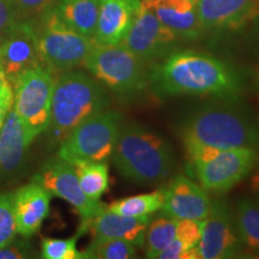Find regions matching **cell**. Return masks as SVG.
I'll return each instance as SVG.
<instances>
[{"instance_id": "d6986e66", "label": "cell", "mask_w": 259, "mask_h": 259, "mask_svg": "<svg viewBox=\"0 0 259 259\" xmlns=\"http://www.w3.org/2000/svg\"><path fill=\"white\" fill-rule=\"evenodd\" d=\"M166 27L178 37L194 38L203 34L196 0H143Z\"/></svg>"}, {"instance_id": "7c38bea8", "label": "cell", "mask_w": 259, "mask_h": 259, "mask_svg": "<svg viewBox=\"0 0 259 259\" xmlns=\"http://www.w3.org/2000/svg\"><path fill=\"white\" fill-rule=\"evenodd\" d=\"M0 65L11 85L25 71L45 65L35 22L19 19L0 37Z\"/></svg>"}, {"instance_id": "1f68e13d", "label": "cell", "mask_w": 259, "mask_h": 259, "mask_svg": "<svg viewBox=\"0 0 259 259\" xmlns=\"http://www.w3.org/2000/svg\"><path fill=\"white\" fill-rule=\"evenodd\" d=\"M34 250L29 242L24 240H12L0 248V259H24L31 258Z\"/></svg>"}, {"instance_id": "7a4b0ae2", "label": "cell", "mask_w": 259, "mask_h": 259, "mask_svg": "<svg viewBox=\"0 0 259 259\" xmlns=\"http://www.w3.org/2000/svg\"><path fill=\"white\" fill-rule=\"evenodd\" d=\"M185 143L219 149H259V125L229 101L196 108L180 125Z\"/></svg>"}, {"instance_id": "3957f363", "label": "cell", "mask_w": 259, "mask_h": 259, "mask_svg": "<svg viewBox=\"0 0 259 259\" xmlns=\"http://www.w3.org/2000/svg\"><path fill=\"white\" fill-rule=\"evenodd\" d=\"M111 157L119 173L136 184L150 185L167 180L174 167L168 142L137 122L121 124Z\"/></svg>"}, {"instance_id": "83f0119b", "label": "cell", "mask_w": 259, "mask_h": 259, "mask_svg": "<svg viewBox=\"0 0 259 259\" xmlns=\"http://www.w3.org/2000/svg\"><path fill=\"white\" fill-rule=\"evenodd\" d=\"M16 234L14 193H0V248L14 240Z\"/></svg>"}, {"instance_id": "f1b7e54d", "label": "cell", "mask_w": 259, "mask_h": 259, "mask_svg": "<svg viewBox=\"0 0 259 259\" xmlns=\"http://www.w3.org/2000/svg\"><path fill=\"white\" fill-rule=\"evenodd\" d=\"M202 222L199 220H178L176 238L190 247L197 248L202 235Z\"/></svg>"}, {"instance_id": "52a82bcc", "label": "cell", "mask_w": 259, "mask_h": 259, "mask_svg": "<svg viewBox=\"0 0 259 259\" xmlns=\"http://www.w3.org/2000/svg\"><path fill=\"white\" fill-rule=\"evenodd\" d=\"M35 24L45 66L53 72H64L83 66L95 45L93 38L64 23L52 6L38 16Z\"/></svg>"}, {"instance_id": "30bf717a", "label": "cell", "mask_w": 259, "mask_h": 259, "mask_svg": "<svg viewBox=\"0 0 259 259\" xmlns=\"http://www.w3.org/2000/svg\"><path fill=\"white\" fill-rule=\"evenodd\" d=\"M32 181L44 186L52 196L66 200L83 222H88L107 208L100 200L96 202L85 196L72 164L58 156L48 160Z\"/></svg>"}, {"instance_id": "ac0fdd59", "label": "cell", "mask_w": 259, "mask_h": 259, "mask_svg": "<svg viewBox=\"0 0 259 259\" xmlns=\"http://www.w3.org/2000/svg\"><path fill=\"white\" fill-rule=\"evenodd\" d=\"M141 5L142 0H101L94 41L101 45L121 44Z\"/></svg>"}, {"instance_id": "9c48e42d", "label": "cell", "mask_w": 259, "mask_h": 259, "mask_svg": "<svg viewBox=\"0 0 259 259\" xmlns=\"http://www.w3.org/2000/svg\"><path fill=\"white\" fill-rule=\"evenodd\" d=\"M56 80V72L41 65L25 71L12 84V108L21 118L32 141L46 132L50 125Z\"/></svg>"}, {"instance_id": "5bb4252c", "label": "cell", "mask_w": 259, "mask_h": 259, "mask_svg": "<svg viewBox=\"0 0 259 259\" xmlns=\"http://www.w3.org/2000/svg\"><path fill=\"white\" fill-rule=\"evenodd\" d=\"M162 193L161 212L170 219L203 221L211 210L208 191L190 178L177 176L162 189Z\"/></svg>"}, {"instance_id": "cb8c5ba5", "label": "cell", "mask_w": 259, "mask_h": 259, "mask_svg": "<svg viewBox=\"0 0 259 259\" xmlns=\"http://www.w3.org/2000/svg\"><path fill=\"white\" fill-rule=\"evenodd\" d=\"M162 203H163V193L161 189L153 192L118 199L109 204L107 209L130 218H151L155 212L161 210Z\"/></svg>"}, {"instance_id": "8992f818", "label": "cell", "mask_w": 259, "mask_h": 259, "mask_svg": "<svg viewBox=\"0 0 259 259\" xmlns=\"http://www.w3.org/2000/svg\"><path fill=\"white\" fill-rule=\"evenodd\" d=\"M83 66L97 82L120 96H136L149 87L147 63L122 44L95 42Z\"/></svg>"}, {"instance_id": "44dd1931", "label": "cell", "mask_w": 259, "mask_h": 259, "mask_svg": "<svg viewBox=\"0 0 259 259\" xmlns=\"http://www.w3.org/2000/svg\"><path fill=\"white\" fill-rule=\"evenodd\" d=\"M100 4L101 0H56L52 8L64 23L94 40Z\"/></svg>"}, {"instance_id": "603a6c76", "label": "cell", "mask_w": 259, "mask_h": 259, "mask_svg": "<svg viewBox=\"0 0 259 259\" xmlns=\"http://www.w3.org/2000/svg\"><path fill=\"white\" fill-rule=\"evenodd\" d=\"M79 185L92 200H100L109 187V169L105 161H77L72 163Z\"/></svg>"}, {"instance_id": "d590c367", "label": "cell", "mask_w": 259, "mask_h": 259, "mask_svg": "<svg viewBox=\"0 0 259 259\" xmlns=\"http://www.w3.org/2000/svg\"><path fill=\"white\" fill-rule=\"evenodd\" d=\"M258 196H259V190H258ZM259 199V198H258Z\"/></svg>"}, {"instance_id": "4316f807", "label": "cell", "mask_w": 259, "mask_h": 259, "mask_svg": "<svg viewBox=\"0 0 259 259\" xmlns=\"http://www.w3.org/2000/svg\"><path fill=\"white\" fill-rule=\"evenodd\" d=\"M79 234L69 239L44 238L41 242V258L44 259H82V252L77 248Z\"/></svg>"}, {"instance_id": "4fadbf2b", "label": "cell", "mask_w": 259, "mask_h": 259, "mask_svg": "<svg viewBox=\"0 0 259 259\" xmlns=\"http://www.w3.org/2000/svg\"><path fill=\"white\" fill-rule=\"evenodd\" d=\"M177 40V35L142 2L134 24L121 44L145 63H149L169 54L168 52Z\"/></svg>"}, {"instance_id": "7402d4cb", "label": "cell", "mask_w": 259, "mask_h": 259, "mask_svg": "<svg viewBox=\"0 0 259 259\" xmlns=\"http://www.w3.org/2000/svg\"><path fill=\"white\" fill-rule=\"evenodd\" d=\"M233 215L242 248L259 257V199L242 197L236 202Z\"/></svg>"}, {"instance_id": "277c9868", "label": "cell", "mask_w": 259, "mask_h": 259, "mask_svg": "<svg viewBox=\"0 0 259 259\" xmlns=\"http://www.w3.org/2000/svg\"><path fill=\"white\" fill-rule=\"evenodd\" d=\"M109 96L105 87L92 74L67 70L57 77L47 131L54 142L61 143L80 122L105 111Z\"/></svg>"}, {"instance_id": "e0dca14e", "label": "cell", "mask_w": 259, "mask_h": 259, "mask_svg": "<svg viewBox=\"0 0 259 259\" xmlns=\"http://www.w3.org/2000/svg\"><path fill=\"white\" fill-rule=\"evenodd\" d=\"M32 142L21 118L12 108L0 127V178L12 179L21 173Z\"/></svg>"}, {"instance_id": "5b68a950", "label": "cell", "mask_w": 259, "mask_h": 259, "mask_svg": "<svg viewBox=\"0 0 259 259\" xmlns=\"http://www.w3.org/2000/svg\"><path fill=\"white\" fill-rule=\"evenodd\" d=\"M194 177L206 191L223 193L248 176L257 164L255 149H219L185 143Z\"/></svg>"}, {"instance_id": "d6a6232c", "label": "cell", "mask_w": 259, "mask_h": 259, "mask_svg": "<svg viewBox=\"0 0 259 259\" xmlns=\"http://www.w3.org/2000/svg\"><path fill=\"white\" fill-rule=\"evenodd\" d=\"M19 14L11 0H0V37L17 23Z\"/></svg>"}, {"instance_id": "ffe728a7", "label": "cell", "mask_w": 259, "mask_h": 259, "mask_svg": "<svg viewBox=\"0 0 259 259\" xmlns=\"http://www.w3.org/2000/svg\"><path fill=\"white\" fill-rule=\"evenodd\" d=\"M151 218H130L105 209L85 222L94 239H121L136 247H143Z\"/></svg>"}, {"instance_id": "ba28073f", "label": "cell", "mask_w": 259, "mask_h": 259, "mask_svg": "<svg viewBox=\"0 0 259 259\" xmlns=\"http://www.w3.org/2000/svg\"><path fill=\"white\" fill-rule=\"evenodd\" d=\"M120 113L105 109L76 126L60 143L57 156L69 163L106 161L112 156L121 127Z\"/></svg>"}, {"instance_id": "484cf974", "label": "cell", "mask_w": 259, "mask_h": 259, "mask_svg": "<svg viewBox=\"0 0 259 259\" xmlns=\"http://www.w3.org/2000/svg\"><path fill=\"white\" fill-rule=\"evenodd\" d=\"M83 258L89 259H132L136 258V246L121 239H94Z\"/></svg>"}, {"instance_id": "9a60e30c", "label": "cell", "mask_w": 259, "mask_h": 259, "mask_svg": "<svg viewBox=\"0 0 259 259\" xmlns=\"http://www.w3.org/2000/svg\"><path fill=\"white\" fill-rule=\"evenodd\" d=\"M204 30H240L259 18V0H196Z\"/></svg>"}, {"instance_id": "836d02e7", "label": "cell", "mask_w": 259, "mask_h": 259, "mask_svg": "<svg viewBox=\"0 0 259 259\" xmlns=\"http://www.w3.org/2000/svg\"><path fill=\"white\" fill-rule=\"evenodd\" d=\"M12 106H14V88L10 84L0 88V127L8 113L12 109Z\"/></svg>"}, {"instance_id": "4dcf8cb0", "label": "cell", "mask_w": 259, "mask_h": 259, "mask_svg": "<svg viewBox=\"0 0 259 259\" xmlns=\"http://www.w3.org/2000/svg\"><path fill=\"white\" fill-rule=\"evenodd\" d=\"M157 259H198L197 248L190 247L180 239L174 238L173 241L158 254Z\"/></svg>"}, {"instance_id": "f546056e", "label": "cell", "mask_w": 259, "mask_h": 259, "mask_svg": "<svg viewBox=\"0 0 259 259\" xmlns=\"http://www.w3.org/2000/svg\"><path fill=\"white\" fill-rule=\"evenodd\" d=\"M17 10L19 17L31 18L34 16H40L42 12L51 8L56 0H11Z\"/></svg>"}, {"instance_id": "e575fe53", "label": "cell", "mask_w": 259, "mask_h": 259, "mask_svg": "<svg viewBox=\"0 0 259 259\" xmlns=\"http://www.w3.org/2000/svg\"><path fill=\"white\" fill-rule=\"evenodd\" d=\"M9 79L8 77H6V74L4 72V70H3V66L0 65V88H3V87H6V85H10Z\"/></svg>"}, {"instance_id": "d4e9b609", "label": "cell", "mask_w": 259, "mask_h": 259, "mask_svg": "<svg viewBox=\"0 0 259 259\" xmlns=\"http://www.w3.org/2000/svg\"><path fill=\"white\" fill-rule=\"evenodd\" d=\"M178 220L161 215L150 221L145 234V254L148 258L156 259L177 235Z\"/></svg>"}, {"instance_id": "6da1fadb", "label": "cell", "mask_w": 259, "mask_h": 259, "mask_svg": "<svg viewBox=\"0 0 259 259\" xmlns=\"http://www.w3.org/2000/svg\"><path fill=\"white\" fill-rule=\"evenodd\" d=\"M149 87L161 96H211L234 102L244 93L240 73L219 58L194 51L167 54L149 69Z\"/></svg>"}, {"instance_id": "8fae6325", "label": "cell", "mask_w": 259, "mask_h": 259, "mask_svg": "<svg viewBox=\"0 0 259 259\" xmlns=\"http://www.w3.org/2000/svg\"><path fill=\"white\" fill-rule=\"evenodd\" d=\"M242 250L231 208L225 200H212L211 210L202 222L198 259L235 258Z\"/></svg>"}, {"instance_id": "2e32d148", "label": "cell", "mask_w": 259, "mask_h": 259, "mask_svg": "<svg viewBox=\"0 0 259 259\" xmlns=\"http://www.w3.org/2000/svg\"><path fill=\"white\" fill-rule=\"evenodd\" d=\"M52 194L44 186L31 181L14 193V211L17 234L30 238L40 231L51 210Z\"/></svg>"}]
</instances>
